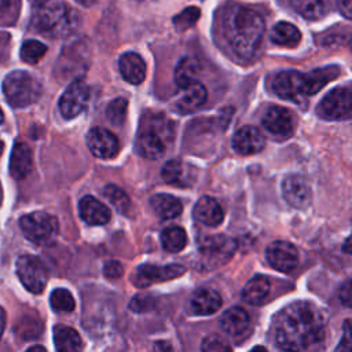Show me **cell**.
<instances>
[{
    "instance_id": "1",
    "label": "cell",
    "mask_w": 352,
    "mask_h": 352,
    "mask_svg": "<svg viewBox=\"0 0 352 352\" xmlns=\"http://www.w3.org/2000/svg\"><path fill=\"white\" fill-rule=\"evenodd\" d=\"M324 327V316L315 304L294 301L275 315L271 336L280 349L308 351L323 341Z\"/></svg>"
},
{
    "instance_id": "2",
    "label": "cell",
    "mask_w": 352,
    "mask_h": 352,
    "mask_svg": "<svg viewBox=\"0 0 352 352\" xmlns=\"http://www.w3.org/2000/svg\"><path fill=\"white\" fill-rule=\"evenodd\" d=\"M223 16L221 30L231 51L241 59H252L261 47L265 23L263 16L248 7L231 6Z\"/></svg>"
},
{
    "instance_id": "3",
    "label": "cell",
    "mask_w": 352,
    "mask_h": 352,
    "mask_svg": "<svg viewBox=\"0 0 352 352\" xmlns=\"http://www.w3.org/2000/svg\"><path fill=\"white\" fill-rule=\"evenodd\" d=\"M338 74L340 67L337 66H326L309 73L285 70L275 74L272 80V91L282 99L300 102L301 99L319 92L327 82L337 78Z\"/></svg>"
},
{
    "instance_id": "4",
    "label": "cell",
    "mask_w": 352,
    "mask_h": 352,
    "mask_svg": "<svg viewBox=\"0 0 352 352\" xmlns=\"http://www.w3.org/2000/svg\"><path fill=\"white\" fill-rule=\"evenodd\" d=\"M76 12L62 0H32V26L41 34L62 37L76 28Z\"/></svg>"
},
{
    "instance_id": "5",
    "label": "cell",
    "mask_w": 352,
    "mask_h": 352,
    "mask_svg": "<svg viewBox=\"0 0 352 352\" xmlns=\"http://www.w3.org/2000/svg\"><path fill=\"white\" fill-rule=\"evenodd\" d=\"M173 139V125L162 113H146L138 129L136 151L148 160L162 157Z\"/></svg>"
},
{
    "instance_id": "6",
    "label": "cell",
    "mask_w": 352,
    "mask_h": 352,
    "mask_svg": "<svg viewBox=\"0 0 352 352\" xmlns=\"http://www.w3.org/2000/svg\"><path fill=\"white\" fill-rule=\"evenodd\" d=\"M3 92L12 107H26L40 98L41 84L30 73L16 70L4 78Z\"/></svg>"
},
{
    "instance_id": "7",
    "label": "cell",
    "mask_w": 352,
    "mask_h": 352,
    "mask_svg": "<svg viewBox=\"0 0 352 352\" xmlns=\"http://www.w3.org/2000/svg\"><path fill=\"white\" fill-rule=\"evenodd\" d=\"M19 227L23 235L36 245H48L58 235V220L45 212H32L21 217Z\"/></svg>"
},
{
    "instance_id": "8",
    "label": "cell",
    "mask_w": 352,
    "mask_h": 352,
    "mask_svg": "<svg viewBox=\"0 0 352 352\" xmlns=\"http://www.w3.org/2000/svg\"><path fill=\"white\" fill-rule=\"evenodd\" d=\"M235 250L236 242L223 234L205 236L198 243L201 263L209 270L226 264L234 256Z\"/></svg>"
},
{
    "instance_id": "9",
    "label": "cell",
    "mask_w": 352,
    "mask_h": 352,
    "mask_svg": "<svg viewBox=\"0 0 352 352\" xmlns=\"http://www.w3.org/2000/svg\"><path fill=\"white\" fill-rule=\"evenodd\" d=\"M16 274L22 285L33 294H40L48 280L44 263L32 254H23L16 260Z\"/></svg>"
},
{
    "instance_id": "10",
    "label": "cell",
    "mask_w": 352,
    "mask_h": 352,
    "mask_svg": "<svg viewBox=\"0 0 352 352\" xmlns=\"http://www.w3.org/2000/svg\"><path fill=\"white\" fill-rule=\"evenodd\" d=\"M351 99V89L348 87H337L318 104V114L324 120H349Z\"/></svg>"
},
{
    "instance_id": "11",
    "label": "cell",
    "mask_w": 352,
    "mask_h": 352,
    "mask_svg": "<svg viewBox=\"0 0 352 352\" xmlns=\"http://www.w3.org/2000/svg\"><path fill=\"white\" fill-rule=\"evenodd\" d=\"M186 272V267L182 264H168V265H153V264H142L136 268L131 280L138 287H147L153 283H160L165 280L175 279L182 276Z\"/></svg>"
},
{
    "instance_id": "12",
    "label": "cell",
    "mask_w": 352,
    "mask_h": 352,
    "mask_svg": "<svg viewBox=\"0 0 352 352\" xmlns=\"http://www.w3.org/2000/svg\"><path fill=\"white\" fill-rule=\"evenodd\" d=\"M89 98L88 85L82 80L73 81L62 94L59 99L60 114L66 120L77 117L87 106Z\"/></svg>"
},
{
    "instance_id": "13",
    "label": "cell",
    "mask_w": 352,
    "mask_h": 352,
    "mask_svg": "<svg viewBox=\"0 0 352 352\" xmlns=\"http://www.w3.org/2000/svg\"><path fill=\"white\" fill-rule=\"evenodd\" d=\"M87 144L89 151L102 160L113 158L120 150V142L117 136L102 126H95L88 132Z\"/></svg>"
},
{
    "instance_id": "14",
    "label": "cell",
    "mask_w": 352,
    "mask_h": 352,
    "mask_svg": "<svg viewBox=\"0 0 352 352\" xmlns=\"http://www.w3.org/2000/svg\"><path fill=\"white\" fill-rule=\"evenodd\" d=\"M282 195L290 206L297 209H305L312 199L311 187L300 175H289L283 179Z\"/></svg>"
},
{
    "instance_id": "15",
    "label": "cell",
    "mask_w": 352,
    "mask_h": 352,
    "mask_svg": "<svg viewBox=\"0 0 352 352\" xmlns=\"http://www.w3.org/2000/svg\"><path fill=\"white\" fill-rule=\"evenodd\" d=\"M263 126L267 132L278 139L292 136L294 131V120L292 113L282 106H272L263 117Z\"/></svg>"
},
{
    "instance_id": "16",
    "label": "cell",
    "mask_w": 352,
    "mask_h": 352,
    "mask_svg": "<svg viewBox=\"0 0 352 352\" xmlns=\"http://www.w3.org/2000/svg\"><path fill=\"white\" fill-rule=\"evenodd\" d=\"M270 265L280 272H290L298 263V252L290 242L275 241L267 248L265 253Z\"/></svg>"
},
{
    "instance_id": "17",
    "label": "cell",
    "mask_w": 352,
    "mask_h": 352,
    "mask_svg": "<svg viewBox=\"0 0 352 352\" xmlns=\"http://www.w3.org/2000/svg\"><path fill=\"white\" fill-rule=\"evenodd\" d=\"M265 146V139L260 129L256 126H242L238 129L232 138V147L236 153L249 155V154H256L261 151Z\"/></svg>"
},
{
    "instance_id": "18",
    "label": "cell",
    "mask_w": 352,
    "mask_h": 352,
    "mask_svg": "<svg viewBox=\"0 0 352 352\" xmlns=\"http://www.w3.org/2000/svg\"><path fill=\"white\" fill-rule=\"evenodd\" d=\"M80 217L91 226H102L110 220V209L92 195H85L78 202Z\"/></svg>"
},
{
    "instance_id": "19",
    "label": "cell",
    "mask_w": 352,
    "mask_h": 352,
    "mask_svg": "<svg viewBox=\"0 0 352 352\" xmlns=\"http://www.w3.org/2000/svg\"><path fill=\"white\" fill-rule=\"evenodd\" d=\"M223 300L214 289L201 287L190 298V309L195 315H212L221 307Z\"/></svg>"
},
{
    "instance_id": "20",
    "label": "cell",
    "mask_w": 352,
    "mask_h": 352,
    "mask_svg": "<svg viewBox=\"0 0 352 352\" xmlns=\"http://www.w3.org/2000/svg\"><path fill=\"white\" fill-rule=\"evenodd\" d=\"M192 214L195 220L208 226V227H217L221 224L224 219V212L219 202L212 197H202L194 206Z\"/></svg>"
},
{
    "instance_id": "21",
    "label": "cell",
    "mask_w": 352,
    "mask_h": 352,
    "mask_svg": "<svg viewBox=\"0 0 352 352\" xmlns=\"http://www.w3.org/2000/svg\"><path fill=\"white\" fill-rule=\"evenodd\" d=\"M118 67L122 78L133 85L140 84L146 77V63L140 55L135 52H125L120 56Z\"/></svg>"
},
{
    "instance_id": "22",
    "label": "cell",
    "mask_w": 352,
    "mask_h": 352,
    "mask_svg": "<svg viewBox=\"0 0 352 352\" xmlns=\"http://www.w3.org/2000/svg\"><path fill=\"white\" fill-rule=\"evenodd\" d=\"M221 329L231 337H241L249 330L250 318L243 308L234 307L227 309L220 319Z\"/></svg>"
},
{
    "instance_id": "23",
    "label": "cell",
    "mask_w": 352,
    "mask_h": 352,
    "mask_svg": "<svg viewBox=\"0 0 352 352\" xmlns=\"http://www.w3.org/2000/svg\"><path fill=\"white\" fill-rule=\"evenodd\" d=\"M33 165V157L29 146L23 142H18L14 144L11 157H10V173L15 179L26 177Z\"/></svg>"
},
{
    "instance_id": "24",
    "label": "cell",
    "mask_w": 352,
    "mask_h": 352,
    "mask_svg": "<svg viewBox=\"0 0 352 352\" xmlns=\"http://www.w3.org/2000/svg\"><path fill=\"white\" fill-rule=\"evenodd\" d=\"M182 96L177 100V109L180 113L194 111L205 103L208 96L206 88L199 81H194L186 88H182Z\"/></svg>"
},
{
    "instance_id": "25",
    "label": "cell",
    "mask_w": 352,
    "mask_h": 352,
    "mask_svg": "<svg viewBox=\"0 0 352 352\" xmlns=\"http://www.w3.org/2000/svg\"><path fill=\"white\" fill-rule=\"evenodd\" d=\"M162 180L168 184H176L180 187H186L192 180L191 168L188 164H184L180 160H170L165 164L161 172Z\"/></svg>"
},
{
    "instance_id": "26",
    "label": "cell",
    "mask_w": 352,
    "mask_h": 352,
    "mask_svg": "<svg viewBox=\"0 0 352 352\" xmlns=\"http://www.w3.org/2000/svg\"><path fill=\"white\" fill-rule=\"evenodd\" d=\"M150 205L155 214L161 219H175L182 213L183 205L179 198L170 194H155L150 198Z\"/></svg>"
},
{
    "instance_id": "27",
    "label": "cell",
    "mask_w": 352,
    "mask_h": 352,
    "mask_svg": "<svg viewBox=\"0 0 352 352\" xmlns=\"http://www.w3.org/2000/svg\"><path fill=\"white\" fill-rule=\"evenodd\" d=\"M55 348L60 352H77L82 349V341L80 334L69 326L58 324L54 327Z\"/></svg>"
},
{
    "instance_id": "28",
    "label": "cell",
    "mask_w": 352,
    "mask_h": 352,
    "mask_svg": "<svg viewBox=\"0 0 352 352\" xmlns=\"http://www.w3.org/2000/svg\"><path fill=\"white\" fill-rule=\"evenodd\" d=\"M270 290H271V283L268 278L263 275H257L245 285L242 290V297L250 305H260L268 297Z\"/></svg>"
},
{
    "instance_id": "29",
    "label": "cell",
    "mask_w": 352,
    "mask_h": 352,
    "mask_svg": "<svg viewBox=\"0 0 352 352\" xmlns=\"http://www.w3.org/2000/svg\"><path fill=\"white\" fill-rule=\"evenodd\" d=\"M271 40L282 47H296L301 40V33L293 23L282 21L274 25Z\"/></svg>"
},
{
    "instance_id": "30",
    "label": "cell",
    "mask_w": 352,
    "mask_h": 352,
    "mask_svg": "<svg viewBox=\"0 0 352 352\" xmlns=\"http://www.w3.org/2000/svg\"><path fill=\"white\" fill-rule=\"evenodd\" d=\"M199 63L194 58H183L175 69V82L182 89L197 81Z\"/></svg>"
},
{
    "instance_id": "31",
    "label": "cell",
    "mask_w": 352,
    "mask_h": 352,
    "mask_svg": "<svg viewBox=\"0 0 352 352\" xmlns=\"http://www.w3.org/2000/svg\"><path fill=\"white\" fill-rule=\"evenodd\" d=\"M293 8L305 19H320L327 11V0H290Z\"/></svg>"
},
{
    "instance_id": "32",
    "label": "cell",
    "mask_w": 352,
    "mask_h": 352,
    "mask_svg": "<svg viewBox=\"0 0 352 352\" xmlns=\"http://www.w3.org/2000/svg\"><path fill=\"white\" fill-rule=\"evenodd\" d=\"M187 243V234L179 226L166 227L161 232V245L169 253H177L184 249Z\"/></svg>"
},
{
    "instance_id": "33",
    "label": "cell",
    "mask_w": 352,
    "mask_h": 352,
    "mask_svg": "<svg viewBox=\"0 0 352 352\" xmlns=\"http://www.w3.org/2000/svg\"><path fill=\"white\" fill-rule=\"evenodd\" d=\"M50 304H51L52 309L56 312H70L76 307V301H74L72 293L62 287L55 289L51 293Z\"/></svg>"
},
{
    "instance_id": "34",
    "label": "cell",
    "mask_w": 352,
    "mask_h": 352,
    "mask_svg": "<svg viewBox=\"0 0 352 352\" xmlns=\"http://www.w3.org/2000/svg\"><path fill=\"white\" fill-rule=\"evenodd\" d=\"M47 52V47L37 40H28L21 47V58L23 62L34 65L37 63Z\"/></svg>"
},
{
    "instance_id": "35",
    "label": "cell",
    "mask_w": 352,
    "mask_h": 352,
    "mask_svg": "<svg viewBox=\"0 0 352 352\" xmlns=\"http://www.w3.org/2000/svg\"><path fill=\"white\" fill-rule=\"evenodd\" d=\"M103 194L104 197L107 198V201L118 210V212H122L125 213L128 209H129V198L128 195L125 194L124 190H121L118 186H114V184H109L104 187L103 190Z\"/></svg>"
},
{
    "instance_id": "36",
    "label": "cell",
    "mask_w": 352,
    "mask_h": 352,
    "mask_svg": "<svg viewBox=\"0 0 352 352\" xmlns=\"http://www.w3.org/2000/svg\"><path fill=\"white\" fill-rule=\"evenodd\" d=\"M201 11L198 7H187L173 18V26L179 32H184L194 26L199 19Z\"/></svg>"
},
{
    "instance_id": "37",
    "label": "cell",
    "mask_w": 352,
    "mask_h": 352,
    "mask_svg": "<svg viewBox=\"0 0 352 352\" xmlns=\"http://www.w3.org/2000/svg\"><path fill=\"white\" fill-rule=\"evenodd\" d=\"M126 111H128L126 99L116 98L113 102L109 103V106L106 109V117L111 124L120 125L124 122V120L126 117Z\"/></svg>"
},
{
    "instance_id": "38",
    "label": "cell",
    "mask_w": 352,
    "mask_h": 352,
    "mask_svg": "<svg viewBox=\"0 0 352 352\" xmlns=\"http://www.w3.org/2000/svg\"><path fill=\"white\" fill-rule=\"evenodd\" d=\"M201 349L206 352H226L231 351V345L226 338L220 337L219 334H210L204 338Z\"/></svg>"
},
{
    "instance_id": "39",
    "label": "cell",
    "mask_w": 352,
    "mask_h": 352,
    "mask_svg": "<svg viewBox=\"0 0 352 352\" xmlns=\"http://www.w3.org/2000/svg\"><path fill=\"white\" fill-rule=\"evenodd\" d=\"M131 309L135 312H143L147 309L153 308V298L148 294H142V296H136L131 304H129Z\"/></svg>"
},
{
    "instance_id": "40",
    "label": "cell",
    "mask_w": 352,
    "mask_h": 352,
    "mask_svg": "<svg viewBox=\"0 0 352 352\" xmlns=\"http://www.w3.org/2000/svg\"><path fill=\"white\" fill-rule=\"evenodd\" d=\"M103 274L106 275V278L109 279H118L122 276L124 274V267L120 261L117 260H110L104 264L103 267Z\"/></svg>"
},
{
    "instance_id": "41",
    "label": "cell",
    "mask_w": 352,
    "mask_h": 352,
    "mask_svg": "<svg viewBox=\"0 0 352 352\" xmlns=\"http://www.w3.org/2000/svg\"><path fill=\"white\" fill-rule=\"evenodd\" d=\"M338 297H340V301L345 305V307H351V282L349 279H346L340 290H338Z\"/></svg>"
},
{
    "instance_id": "42",
    "label": "cell",
    "mask_w": 352,
    "mask_h": 352,
    "mask_svg": "<svg viewBox=\"0 0 352 352\" xmlns=\"http://www.w3.org/2000/svg\"><path fill=\"white\" fill-rule=\"evenodd\" d=\"M337 351H349L351 349V322L345 320L344 323V337L340 342V345L336 348Z\"/></svg>"
},
{
    "instance_id": "43",
    "label": "cell",
    "mask_w": 352,
    "mask_h": 352,
    "mask_svg": "<svg viewBox=\"0 0 352 352\" xmlns=\"http://www.w3.org/2000/svg\"><path fill=\"white\" fill-rule=\"evenodd\" d=\"M337 6L346 19L352 18V0H337Z\"/></svg>"
},
{
    "instance_id": "44",
    "label": "cell",
    "mask_w": 352,
    "mask_h": 352,
    "mask_svg": "<svg viewBox=\"0 0 352 352\" xmlns=\"http://www.w3.org/2000/svg\"><path fill=\"white\" fill-rule=\"evenodd\" d=\"M12 10V0H0V19L10 15Z\"/></svg>"
},
{
    "instance_id": "45",
    "label": "cell",
    "mask_w": 352,
    "mask_h": 352,
    "mask_svg": "<svg viewBox=\"0 0 352 352\" xmlns=\"http://www.w3.org/2000/svg\"><path fill=\"white\" fill-rule=\"evenodd\" d=\"M4 329H6V312L0 307V338H1L3 333H4Z\"/></svg>"
},
{
    "instance_id": "46",
    "label": "cell",
    "mask_w": 352,
    "mask_h": 352,
    "mask_svg": "<svg viewBox=\"0 0 352 352\" xmlns=\"http://www.w3.org/2000/svg\"><path fill=\"white\" fill-rule=\"evenodd\" d=\"M154 349H172V346L168 344V342H165V341H158L155 345H154Z\"/></svg>"
},
{
    "instance_id": "47",
    "label": "cell",
    "mask_w": 352,
    "mask_h": 352,
    "mask_svg": "<svg viewBox=\"0 0 352 352\" xmlns=\"http://www.w3.org/2000/svg\"><path fill=\"white\" fill-rule=\"evenodd\" d=\"M78 4L84 6V7H92L94 4H96L99 0H76Z\"/></svg>"
},
{
    "instance_id": "48",
    "label": "cell",
    "mask_w": 352,
    "mask_h": 352,
    "mask_svg": "<svg viewBox=\"0 0 352 352\" xmlns=\"http://www.w3.org/2000/svg\"><path fill=\"white\" fill-rule=\"evenodd\" d=\"M29 351H45V348L40 346V345H34V346H30Z\"/></svg>"
},
{
    "instance_id": "49",
    "label": "cell",
    "mask_w": 352,
    "mask_h": 352,
    "mask_svg": "<svg viewBox=\"0 0 352 352\" xmlns=\"http://www.w3.org/2000/svg\"><path fill=\"white\" fill-rule=\"evenodd\" d=\"M7 37H8L7 34H6V36H4V34H0V43H4V41L7 40Z\"/></svg>"
},
{
    "instance_id": "50",
    "label": "cell",
    "mask_w": 352,
    "mask_h": 352,
    "mask_svg": "<svg viewBox=\"0 0 352 352\" xmlns=\"http://www.w3.org/2000/svg\"><path fill=\"white\" fill-rule=\"evenodd\" d=\"M3 120H4V116H3V111H1V109H0V124L3 122Z\"/></svg>"
},
{
    "instance_id": "51",
    "label": "cell",
    "mask_w": 352,
    "mask_h": 352,
    "mask_svg": "<svg viewBox=\"0 0 352 352\" xmlns=\"http://www.w3.org/2000/svg\"><path fill=\"white\" fill-rule=\"evenodd\" d=\"M3 148H4V144H3V142L0 140V154L3 153Z\"/></svg>"
},
{
    "instance_id": "52",
    "label": "cell",
    "mask_w": 352,
    "mask_h": 352,
    "mask_svg": "<svg viewBox=\"0 0 352 352\" xmlns=\"http://www.w3.org/2000/svg\"><path fill=\"white\" fill-rule=\"evenodd\" d=\"M0 197H1V191H0Z\"/></svg>"
}]
</instances>
